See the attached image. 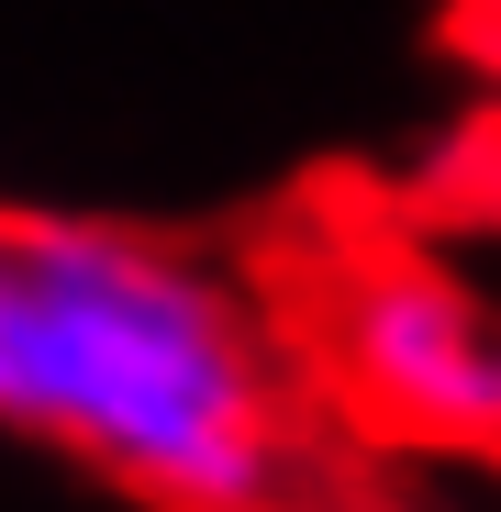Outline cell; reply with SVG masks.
<instances>
[{"label":"cell","instance_id":"cell-2","mask_svg":"<svg viewBox=\"0 0 501 512\" xmlns=\"http://www.w3.org/2000/svg\"><path fill=\"white\" fill-rule=\"evenodd\" d=\"M301 379L357 435L501 457V301L424 245H346L301 301Z\"/></svg>","mask_w":501,"mask_h":512},{"label":"cell","instance_id":"cell-3","mask_svg":"<svg viewBox=\"0 0 501 512\" xmlns=\"http://www.w3.org/2000/svg\"><path fill=\"white\" fill-rule=\"evenodd\" d=\"M379 512H401V501H379Z\"/></svg>","mask_w":501,"mask_h":512},{"label":"cell","instance_id":"cell-1","mask_svg":"<svg viewBox=\"0 0 501 512\" xmlns=\"http://www.w3.org/2000/svg\"><path fill=\"white\" fill-rule=\"evenodd\" d=\"M301 346L223 268L112 223L0 234V435L145 512H323Z\"/></svg>","mask_w":501,"mask_h":512}]
</instances>
